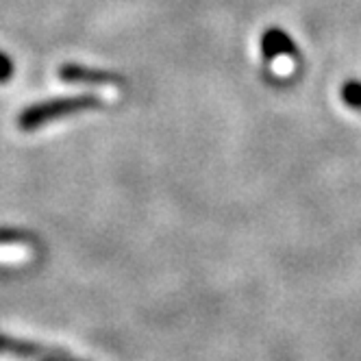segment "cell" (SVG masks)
I'll return each instance as SVG.
<instances>
[{
  "label": "cell",
  "instance_id": "obj_5",
  "mask_svg": "<svg viewBox=\"0 0 361 361\" xmlns=\"http://www.w3.org/2000/svg\"><path fill=\"white\" fill-rule=\"evenodd\" d=\"M11 72H13V68H11V61L0 53V83L3 81H7L9 76H11Z\"/></svg>",
  "mask_w": 361,
  "mask_h": 361
},
{
  "label": "cell",
  "instance_id": "obj_2",
  "mask_svg": "<svg viewBox=\"0 0 361 361\" xmlns=\"http://www.w3.org/2000/svg\"><path fill=\"white\" fill-rule=\"evenodd\" d=\"M0 355L18 357V359H33V361H81V359H74L70 353L48 348L37 342L11 338V335H3V333H0Z\"/></svg>",
  "mask_w": 361,
  "mask_h": 361
},
{
  "label": "cell",
  "instance_id": "obj_1",
  "mask_svg": "<svg viewBox=\"0 0 361 361\" xmlns=\"http://www.w3.org/2000/svg\"><path fill=\"white\" fill-rule=\"evenodd\" d=\"M102 102L98 96L94 94H81V96H66V98H55V100H46L39 102V105H33L29 109H24L18 124L22 131H33V128H39L46 122H53L61 116H70V114H79V111H87V109H96Z\"/></svg>",
  "mask_w": 361,
  "mask_h": 361
},
{
  "label": "cell",
  "instance_id": "obj_4",
  "mask_svg": "<svg viewBox=\"0 0 361 361\" xmlns=\"http://www.w3.org/2000/svg\"><path fill=\"white\" fill-rule=\"evenodd\" d=\"M344 100L348 102L350 107L361 109V85H357V83L346 85V87H344Z\"/></svg>",
  "mask_w": 361,
  "mask_h": 361
},
{
  "label": "cell",
  "instance_id": "obj_3",
  "mask_svg": "<svg viewBox=\"0 0 361 361\" xmlns=\"http://www.w3.org/2000/svg\"><path fill=\"white\" fill-rule=\"evenodd\" d=\"M59 79L66 83H85V85H102V87H114V85L122 83L118 74L90 70V68H81V66H61Z\"/></svg>",
  "mask_w": 361,
  "mask_h": 361
}]
</instances>
